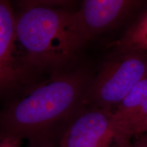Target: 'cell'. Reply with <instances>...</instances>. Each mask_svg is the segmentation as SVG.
<instances>
[{
    "mask_svg": "<svg viewBox=\"0 0 147 147\" xmlns=\"http://www.w3.org/2000/svg\"><path fill=\"white\" fill-rule=\"evenodd\" d=\"M91 78L82 70L63 72L16 101L0 117L1 135L47 138L53 127L69 120L85 104Z\"/></svg>",
    "mask_w": 147,
    "mask_h": 147,
    "instance_id": "cell-1",
    "label": "cell"
},
{
    "mask_svg": "<svg viewBox=\"0 0 147 147\" xmlns=\"http://www.w3.org/2000/svg\"><path fill=\"white\" fill-rule=\"evenodd\" d=\"M65 1H25L16 14V40L27 68L63 65L85 45L77 31L74 12L61 8Z\"/></svg>",
    "mask_w": 147,
    "mask_h": 147,
    "instance_id": "cell-2",
    "label": "cell"
},
{
    "mask_svg": "<svg viewBox=\"0 0 147 147\" xmlns=\"http://www.w3.org/2000/svg\"><path fill=\"white\" fill-rule=\"evenodd\" d=\"M146 76V53L138 51L115 52L97 76L91 79L85 104L113 111Z\"/></svg>",
    "mask_w": 147,
    "mask_h": 147,
    "instance_id": "cell-3",
    "label": "cell"
},
{
    "mask_svg": "<svg viewBox=\"0 0 147 147\" xmlns=\"http://www.w3.org/2000/svg\"><path fill=\"white\" fill-rule=\"evenodd\" d=\"M113 112L83 107L69 121L58 147H114L117 133Z\"/></svg>",
    "mask_w": 147,
    "mask_h": 147,
    "instance_id": "cell-4",
    "label": "cell"
},
{
    "mask_svg": "<svg viewBox=\"0 0 147 147\" xmlns=\"http://www.w3.org/2000/svg\"><path fill=\"white\" fill-rule=\"evenodd\" d=\"M142 3L135 0H85L74 12L77 31L86 44L113 29Z\"/></svg>",
    "mask_w": 147,
    "mask_h": 147,
    "instance_id": "cell-5",
    "label": "cell"
},
{
    "mask_svg": "<svg viewBox=\"0 0 147 147\" xmlns=\"http://www.w3.org/2000/svg\"><path fill=\"white\" fill-rule=\"evenodd\" d=\"M16 14L10 3L0 0V93L13 90L25 81L26 66L16 55Z\"/></svg>",
    "mask_w": 147,
    "mask_h": 147,
    "instance_id": "cell-6",
    "label": "cell"
},
{
    "mask_svg": "<svg viewBox=\"0 0 147 147\" xmlns=\"http://www.w3.org/2000/svg\"><path fill=\"white\" fill-rule=\"evenodd\" d=\"M147 100V76L140 81L113 110L116 128L115 144L120 142L127 125L134 115Z\"/></svg>",
    "mask_w": 147,
    "mask_h": 147,
    "instance_id": "cell-7",
    "label": "cell"
},
{
    "mask_svg": "<svg viewBox=\"0 0 147 147\" xmlns=\"http://www.w3.org/2000/svg\"><path fill=\"white\" fill-rule=\"evenodd\" d=\"M147 51V10L123 34L115 44V52Z\"/></svg>",
    "mask_w": 147,
    "mask_h": 147,
    "instance_id": "cell-8",
    "label": "cell"
},
{
    "mask_svg": "<svg viewBox=\"0 0 147 147\" xmlns=\"http://www.w3.org/2000/svg\"><path fill=\"white\" fill-rule=\"evenodd\" d=\"M147 121V100L140 108L127 125L120 142L115 144H121L131 140L136 136V133L140 127Z\"/></svg>",
    "mask_w": 147,
    "mask_h": 147,
    "instance_id": "cell-9",
    "label": "cell"
},
{
    "mask_svg": "<svg viewBox=\"0 0 147 147\" xmlns=\"http://www.w3.org/2000/svg\"><path fill=\"white\" fill-rule=\"evenodd\" d=\"M114 147H147V134H140L131 140L115 145Z\"/></svg>",
    "mask_w": 147,
    "mask_h": 147,
    "instance_id": "cell-10",
    "label": "cell"
},
{
    "mask_svg": "<svg viewBox=\"0 0 147 147\" xmlns=\"http://www.w3.org/2000/svg\"><path fill=\"white\" fill-rule=\"evenodd\" d=\"M21 140L17 136L0 134V147H20Z\"/></svg>",
    "mask_w": 147,
    "mask_h": 147,
    "instance_id": "cell-11",
    "label": "cell"
},
{
    "mask_svg": "<svg viewBox=\"0 0 147 147\" xmlns=\"http://www.w3.org/2000/svg\"><path fill=\"white\" fill-rule=\"evenodd\" d=\"M27 147H56L51 144L47 138H37L30 140V144Z\"/></svg>",
    "mask_w": 147,
    "mask_h": 147,
    "instance_id": "cell-12",
    "label": "cell"
},
{
    "mask_svg": "<svg viewBox=\"0 0 147 147\" xmlns=\"http://www.w3.org/2000/svg\"><path fill=\"white\" fill-rule=\"evenodd\" d=\"M147 134V121L146 122H145L144 124L142 125H141L138 129V130L136 131V133L135 136H137L140 135V134Z\"/></svg>",
    "mask_w": 147,
    "mask_h": 147,
    "instance_id": "cell-13",
    "label": "cell"
}]
</instances>
